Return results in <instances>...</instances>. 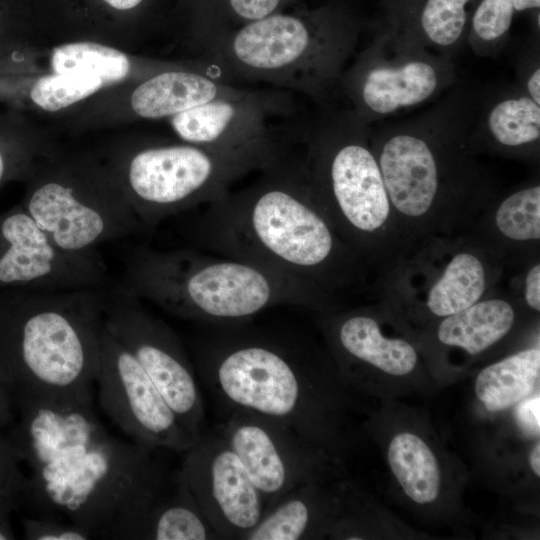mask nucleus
<instances>
[{"label": "nucleus", "mask_w": 540, "mask_h": 540, "mask_svg": "<svg viewBox=\"0 0 540 540\" xmlns=\"http://www.w3.org/2000/svg\"><path fill=\"white\" fill-rule=\"evenodd\" d=\"M488 127L502 146L516 148L534 143L540 137V105L529 96L503 100L490 111Z\"/></svg>", "instance_id": "c85d7f7f"}, {"label": "nucleus", "mask_w": 540, "mask_h": 540, "mask_svg": "<svg viewBox=\"0 0 540 540\" xmlns=\"http://www.w3.org/2000/svg\"><path fill=\"white\" fill-rule=\"evenodd\" d=\"M515 417L523 432L538 436L540 431V397H526L516 403Z\"/></svg>", "instance_id": "f704fd0d"}, {"label": "nucleus", "mask_w": 540, "mask_h": 540, "mask_svg": "<svg viewBox=\"0 0 540 540\" xmlns=\"http://www.w3.org/2000/svg\"><path fill=\"white\" fill-rule=\"evenodd\" d=\"M497 237L513 245L540 240V186L519 189L504 198L493 212Z\"/></svg>", "instance_id": "cd10ccee"}, {"label": "nucleus", "mask_w": 540, "mask_h": 540, "mask_svg": "<svg viewBox=\"0 0 540 540\" xmlns=\"http://www.w3.org/2000/svg\"><path fill=\"white\" fill-rule=\"evenodd\" d=\"M374 155L406 241L449 231L461 223L463 217L446 195L441 162L426 139L395 134Z\"/></svg>", "instance_id": "ddd939ff"}, {"label": "nucleus", "mask_w": 540, "mask_h": 540, "mask_svg": "<svg viewBox=\"0 0 540 540\" xmlns=\"http://www.w3.org/2000/svg\"><path fill=\"white\" fill-rule=\"evenodd\" d=\"M40 70L61 74L87 100L119 83L151 71L150 60L131 51L90 40H72L44 48Z\"/></svg>", "instance_id": "6ab92c4d"}, {"label": "nucleus", "mask_w": 540, "mask_h": 540, "mask_svg": "<svg viewBox=\"0 0 540 540\" xmlns=\"http://www.w3.org/2000/svg\"><path fill=\"white\" fill-rule=\"evenodd\" d=\"M60 147L53 132L27 113L0 111V188L24 182L39 161Z\"/></svg>", "instance_id": "b1692460"}, {"label": "nucleus", "mask_w": 540, "mask_h": 540, "mask_svg": "<svg viewBox=\"0 0 540 540\" xmlns=\"http://www.w3.org/2000/svg\"><path fill=\"white\" fill-rule=\"evenodd\" d=\"M43 44L32 0H0V62Z\"/></svg>", "instance_id": "c756f323"}, {"label": "nucleus", "mask_w": 540, "mask_h": 540, "mask_svg": "<svg viewBox=\"0 0 540 540\" xmlns=\"http://www.w3.org/2000/svg\"><path fill=\"white\" fill-rule=\"evenodd\" d=\"M13 456H16V453H11L6 448L0 447V467L15 469Z\"/></svg>", "instance_id": "4c0bfd02"}, {"label": "nucleus", "mask_w": 540, "mask_h": 540, "mask_svg": "<svg viewBox=\"0 0 540 540\" xmlns=\"http://www.w3.org/2000/svg\"><path fill=\"white\" fill-rule=\"evenodd\" d=\"M540 0H514V10L523 11L531 8H539Z\"/></svg>", "instance_id": "ea45409f"}, {"label": "nucleus", "mask_w": 540, "mask_h": 540, "mask_svg": "<svg viewBox=\"0 0 540 540\" xmlns=\"http://www.w3.org/2000/svg\"><path fill=\"white\" fill-rule=\"evenodd\" d=\"M108 268L96 251L59 248L19 203L0 213V290L106 288Z\"/></svg>", "instance_id": "4468645a"}, {"label": "nucleus", "mask_w": 540, "mask_h": 540, "mask_svg": "<svg viewBox=\"0 0 540 540\" xmlns=\"http://www.w3.org/2000/svg\"><path fill=\"white\" fill-rule=\"evenodd\" d=\"M300 159L307 179L344 242L365 262L402 250L397 224L374 152L354 121L323 123L305 137Z\"/></svg>", "instance_id": "0eeeda50"}, {"label": "nucleus", "mask_w": 540, "mask_h": 540, "mask_svg": "<svg viewBox=\"0 0 540 540\" xmlns=\"http://www.w3.org/2000/svg\"><path fill=\"white\" fill-rule=\"evenodd\" d=\"M529 97L540 105V69H536L527 81Z\"/></svg>", "instance_id": "e433bc0d"}, {"label": "nucleus", "mask_w": 540, "mask_h": 540, "mask_svg": "<svg viewBox=\"0 0 540 540\" xmlns=\"http://www.w3.org/2000/svg\"><path fill=\"white\" fill-rule=\"evenodd\" d=\"M515 322V309L504 298L481 299L444 317L437 330L439 341L477 355L504 338Z\"/></svg>", "instance_id": "393cba45"}, {"label": "nucleus", "mask_w": 540, "mask_h": 540, "mask_svg": "<svg viewBox=\"0 0 540 540\" xmlns=\"http://www.w3.org/2000/svg\"><path fill=\"white\" fill-rule=\"evenodd\" d=\"M234 18L240 27L278 12L283 0H229Z\"/></svg>", "instance_id": "72a5a7b5"}, {"label": "nucleus", "mask_w": 540, "mask_h": 540, "mask_svg": "<svg viewBox=\"0 0 540 540\" xmlns=\"http://www.w3.org/2000/svg\"><path fill=\"white\" fill-rule=\"evenodd\" d=\"M16 456L37 516L66 520L93 538L132 539L169 476L153 448L111 435L93 397L21 390Z\"/></svg>", "instance_id": "f257e3e1"}, {"label": "nucleus", "mask_w": 540, "mask_h": 540, "mask_svg": "<svg viewBox=\"0 0 540 540\" xmlns=\"http://www.w3.org/2000/svg\"><path fill=\"white\" fill-rule=\"evenodd\" d=\"M332 328L335 344L352 360L395 376L409 374L417 364L415 348L403 339L384 336L377 320L368 314L345 315Z\"/></svg>", "instance_id": "5701e85b"}, {"label": "nucleus", "mask_w": 540, "mask_h": 540, "mask_svg": "<svg viewBox=\"0 0 540 540\" xmlns=\"http://www.w3.org/2000/svg\"><path fill=\"white\" fill-rule=\"evenodd\" d=\"M352 100L363 111L386 115L427 100L439 84L433 65L412 60L398 66L360 61L346 77Z\"/></svg>", "instance_id": "aec40b11"}, {"label": "nucleus", "mask_w": 540, "mask_h": 540, "mask_svg": "<svg viewBox=\"0 0 540 540\" xmlns=\"http://www.w3.org/2000/svg\"><path fill=\"white\" fill-rule=\"evenodd\" d=\"M20 204L61 249L96 251L144 232L115 176L92 150L62 146L23 182Z\"/></svg>", "instance_id": "6e6552de"}, {"label": "nucleus", "mask_w": 540, "mask_h": 540, "mask_svg": "<svg viewBox=\"0 0 540 540\" xmlns=\"http://www.w3.org/2000/svg\"><path fill=\"white\" fill-rule=\"evenodd\" d=\"M469 0H427L421 15L422 29L434 44L449 46L461 37L465 6Z\"/></svg>", "instance_id": "7c9ffc66"}, {"label": "nucleus", "mask_w": 540, "mask_h": 540, "mask_svg": "<svg viewBox=\"0 0 540 540\" xmlns=\"http://www.w3.org/2000/svg\"><path fill=\"white\" fill-rule=\"evenodd\" d=\"M540 379V349L529 348L485 367L475 393L492 412L509 408L531 395Z\"/></svg>", "instance_id": "a878e982"}, {"label": "nucleus", "mask_w": 540, "mask_h": 540, "mask_svg": "<svg viewBox=\"0 0 540 540\" xmlns=\"http://www.w3.org/2000/svg\"><path fill=\"white\" fill-rule=\"evenodd\" d=\"M104 325L136 358L183 427L197 442L206 416L195 367L180 338L121 283L104 290Z\"/></svg>", "instance_id": "9b49d317"}, {"label": "nucleus", "mask_w": 540, "mask_h": 540, "mask_svg": "<svg viewBox=\"0 0 540 540\" xmlns=\"http://www.w3.org/2000/svg\"><path fill=\"white\" fill-rule=\"evenodd\" d=\"M315 20L273 13L228 33L196 60L228 83L262 82L318 97L336 78L352 39L348 32Z\"/></svg>", "instance_id": "1a4fd4ad"}, {"label": "nucleus", "mask_w": 540, "mask_h": 540, "mask_svg": "<svg viewBox=\"0 0 540 540\" xmlns=\"http://www.w3.org/2000/svg\"><path fill=\"white\" fill-rule=\"evenodd\" d=\"M104 290H0V381L93 397Z\"/></svg>", "instance_id": "20e7f679"}, {"label": "nucleus", "mask_w": 540, "mask_h": 540, "mask_svg": "<svg viewBox=\"0 0 540 540\" xmlns=\"http://www.w3.org/2000/svg\"><path fill=\"white\" fill-rule=\"evenodd\" d=\"M217 433L262 494L266 511L295 487L313 480L312 443L278 420L233 409Z\"/></svg>", "instance_id": "dca6fc26"}, {"label": "nucleus", "mask_w": 540, "mask_h": 540, "mask_svg": "<svg viewBox=\"0 0 540 540\" xmlns=\"http://www.w3.org/2000/svg\"><path fill=\"white\" fill-rule=\"evenodd\" d=\"M295 110L286 90H251L218 98L167 119L177 139L212 147H237L276 135L269 121Z\"/></svg>", "instance_id": "a211bd4d"}, {"label": "nucleus", "mask_w": 540, "mask_h": 540, "mask_svg": "<svg viewBox=\"0 0 540 540\" xmlns=\"http://www.w3.org/2000/svg\"><path fill=\"white\" fill-rule=\"evenodd\" d=\"M95 384L102 410L131 441L174 452L196 443L136 358L105 325Z\"/></svg>", "instance_id": "f8f14e48"}, {"label": "nucleus", "mask_w": 540, "mask_h": 540, "mask_svg": "<svg viewBox=\"0 0 540 540\" xmlns=\"http://www.w3.org/2000/svg\"><path fill=\"white\" fill-rule=\"evenodd\" d=\"M530 465L533 470V472L540 476V444L537 442V444L534 446L533 450L530 454Z\"/></svg>", "instance_id": "58836bf2"}, {"label": "nucleus", "mask_w": 540, "mask_h": 540, "mask_svg": "<svg viewBox=\"0 0 540 540\" xmlns=\"http://www.w3.org/2000/svg\"><path fill=\"white\" fill-rule=\"evenodd\" d=\"M523 295L526 304L534 311H540V264L534 263L526 272Z\"/></svg>", "instance_id": "c9c22d12"}, {"label": "nucleus", "mask_w": 540, "mask_h": 540, "mask_svg": "<svg viewBox=\"0 0 540 540\" xmlns=\"http://www.w3.org/2000/svg\"><path fill=\"white\" fill-rule=\"evenodd\" d=\"M260 172L190 221L192 248L256 265L328 299L359 282L365 261L336 231L300 159L287 150Z\"/></svg>", "instance_id": "f03ea898"}, {"label": "nucleus", "mask_w": 540, "mask_h": 540, "mask_svg": "<svg viewBox=\"0 0 540 540\" xmlns=\"http://www.w3.org/2000/svg\"><path fill=\"white\" fill-rule=\"evenodd\" d=\"M388 462L404 492L414 502L430 503L438 497V462L420 437L407 432L396 435L389 445Z\"/></svg>", "instance_id": "bb28decb"}, {"label": "nucleus", "mask_w": 540, "mask_h": 540, "mask_svg": "<svg viewBox=\"0 0 540 540\" xmlns=\"http://www.w3.org/2000/svg\"><path fill=\"white\" fill-rule=\"evenodd\" d=\"M514 0H482L473 17V29L484 41L503 36L511 26Z\"/></svg>", "instance_id": "2f4dec72"}, {"label": "nucleus", "mask_w": 540, "mask_h": 540, "mask_svg": "<svg viewBox=\"0 0 540 540\" xmlns=\"http://www.w3.org/2000/svg\"><path fill=\"white\" fill-rule=\"evenodd\" d=\"M26 538L33 540H88L94 539L86 529L49 516H36L25 521Z\"/></svg>", "instance_id": "473e14b6"}, {"label": "nucleus", "mask_w": 540, "mask_h": 540, "mask_svg": "<svg viewBox=\"0 0 540 540\" xmlns=\"http://www.w3.org/2000/svg\"><path fill=\"white\" fill-rule=\"evenodd\" d=\"M184 453L180 471L218 539L245 540L267 506L235 453L217 432Z\"/></svg>", "instance_id": "2eb2a0df"}, {"label": "nucleus", "mask_w": 540, "mask_h": 540, "mask_svg": "<svg viewBox=\"0 0 540 540\" xmlns=\"http://www.w3.org/2000/svg\"><path fill=\"white\" fill-rule=\"evenodd\" d=\"M287 151L276 134L237 147H212L153 136L115 138L97 150L144 232L218 200L240 178L262 171Z\"/></svg>", "instance_id": "39448f33"}, {"label": "nucleus", "mask_w": 540, "mask_h": 540, "mask_svg": "<svg viewBox=\"0 0 540 540\" xmlns=\"http://www.w3.org/2000/svg\"><path fill=\"white\" fill-rule=\"evenodd\" d=\"M132 539L210 540L217 534L198 506L180 469L148 509Z\"/></svg>", "instance_id": "4be33fe9"}, {"label": "nucleus", "mask_w": 540, "mask_h": 540, "mask_svg": "<svg viewBox=\"0 0 540 540\" xmlns=\"http://www.w3.org/2000/svg\"><path fill=\"white\" fill-rule=\"evenodd\" d=\"M193 344V365L229 410L282 422L312 443L317 435L314 388L296 341L246 323L214 325Z\"/></svg>", "instance_id": "423d86ee"}, {"label": "nucleus", "mask_w": 540, "mask_h": 540, "mask_svg": "<svg viewBox=\"0 0 540 540\" xmlns=\"http://www.w3.org/2000/svg\"><path fill=\"white\" fill-rule=\"evenodd\" d=\"M6 539H9V537L5 533L0 531V540H6Z\"/></svg>", "instance_id": "a19ab883"}, {"label": "nucleus", "mask_w": 540, "mask_h": 540, "mask_svg": "<svg viewBox=\"0 0 540 540\" xmlns=\"http://www.w3.org/2000/svg\"><path fill=\"white\" fill-rule=\"evenodd\" d=\"M121 283L179 319L208 325L247 323L274 306L322 309L329 299L256 265L195 248L132 245Z\"/></svg>", "instance_id": "7ed1b4c3"}, {"label": "nucleus", "mask_w": 540, "mask_h": 540, "mask_svg": "<svg viewBox=\"0 0 540 540\" xmlns=\"http://www.w3.org/2000/svg\"><path fill=\"white\" fill-rule=\"evenodd\" d=\"M43 40H90L132 51L158 24V0H32Z\"/></svg>", "instance_id": "f3484780"}, {"label": "nucleus", "mask_w": 540, "mask_h": 540, "mask_svg": "<svg viewBox=\"0 0 540 540\" xmlns=\"http://www.w3.org/2000/svg\"><path fill=\"white\" fill-rule=\"evenodd\" d=\"M214 75L201 61L106 88L54 117L72 133L112 129L141 121L168 119L218 98L250 92Z\"/></svg>", "instance_id": "9d476101"}, {"label": "nucleus", "mask_w": 540, "mask_h": 540, "mask_svg": "<svg viewBox=\"0 0 540 540\" xmlns=\"http://www.w3.org/2000/svg\"><path fill=\"white\" fill-rule=\"evenodd\" d=\"M443 256L440 271L425 286L424 304L434 316L444 318L483 299L492 281L494 269L482 246L450 245Z\"/></svg>", "instance_id": "412c9836"}]
</instances>
